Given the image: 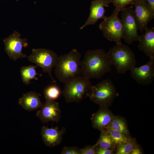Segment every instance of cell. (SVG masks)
<instances>
[{
    "label": "cell",
    "mask_w": 154,
    "mask_h": 154,
    "mask_svg": "<svg viewBox=\"0 0 154 154\" xmlns=\"http://www.w3.org/2000/svg\"><path fill=\"white\" fill-rule=\"evenodd\" d=\"M95 145L96 147L114 150L116 146L106 130L101 131L99 138Z\"/></svg>",
    "instance_id": "19"
},
{
    "label": "cell",
    "mask_w": 154,
    "mask_h": 154,
    "mask_svg": "<svg viewBox=\"0 0 154 154\" xmlns=\"http://www.w3.org/2000/svg\"><path fill=\"white\" fill-rule=\"evenodd\" d=\"M137 1L136 0H112L115 9L122 11L129 5H133Z\"/></svg>",
    "instance_id": "24"
},
{
    "label": "cell",
    "mask_w": 154,
    "mask_h": 154,
    "mask_svg": "<svg viewBox=\"0 0 154 154\" xmlns=\"http://www.w3.org/2000/svg\"><path fill=\"white\" fill-rule=\"evenodd\" d=\"M121 17L124 31L123 38L125 42L130 44L134 41H139V35L133 7H127L121 11Z\"/></svg>",
    "instance_id": "8"
},
{
    "label": "cell",
    "mask_w": 154,
    "mask_h": 154,
    "mask_svg": "<svg viewBox=\"0 0 154 154\" xmlns=\"http://www.w3.org/2000/svg\"><path fill=\"white\" fill-rule=\"evenodd\" d=\"M107 53L102 49L88 50L81 61V75L89 79H99L111 70Z\"/></svg>",
    "instance_id": "1"
},
{
    "label": "cell",
    "mask_w": 154,
    "mask_h": 154,
    "mask_svg": "<svg viewBox=\"0 0 154 154\" xmlns=\"http://www.w3.org/2000/svg\"><path fill=\"white\" fill-rule=\"evenodd\" d=\"M107 53L111 65L114 66L118 74L125 73L136 66L135 54L126 45L116 44Z\"/></svg>",
    "instance_id": "3"
},
{
    "label": "cell",
    "mask_w": 154,
    "mask_h": 154,
    "mask_svg": "<svg viewBox=\"0 0 154 154\" xmlns=\"http://www.w3.org/2000/svg\"><path fill=\"white\" fill-rule=\"evenodd\" d=\"M64 84L62 94L67 103H79L89 96L92 86L90 79L82 75L69 79Z\"/></svg>",
    "instance_id": "4"
},
{
    "label": "cell",
    "mask_w": 154,
    "mask_h": 154,
    "mask_svg": "<svg viewBox=\"0 0 154 154\" xmlns=\"http://www.w3.org/2000/svg\"><path fill=\"white\" fill-rule=\"evenodd\" d=\"M137 1H146L145 0H136Z\"/></svg>",
    "instance_id": "30"
},
{
    "label": "cell",
    "mask_w": 154,
    "mask_h": 154,
    "mask_svg": "<svg viewBox=\"0 0 154 154\" xmlns=\"http://www.w3.org/2000/svg\"><path fill=\"white\" fill-rule=\"evenodd\" d=\"M142 151L139 146L136 144L134 147L130 154H142Z\"/></svg>",
    "instance_id": "28"
},
{
    "label": "cell",
    "mask_w": 154,
    "mask_h": 154,
    "mask_svg": "<svg viewBox=\"0 0 154 154\" xmlns=\"http://www.w3.org/2000/svg\"><path fill=\"white\" fill-rule=\"evenodd\" d=\"M44 94L45 98L54 101L60 97L62 94V91L58 86L52 85L45 89Z\"/></svg>",
    "instance_id": "23"
},
{
    "label": "cell",
    "mask_w": 154,
    "mask_h": 154,
    "mask_svg": "<svg viewBox=\"0 0 154 154\" xmlns=\"http://www.w3.org/2000/svg\"><path fill=\"white\" fill-rule=\"evenodd\" d=\"M137 144L135 139L129 138L126 142L117 145L116 154H130Z\"/></svg>",
    "instance_id": "22"
},
{
    "label": "cell",
    "mask_w": 154,
    "mask_h": 154,
    "mask_svg": "<svg viewBox=\"0 0 154 154\" xmlns=\"http://www.w3.org/2000/svg\"><path fill=\"white\" fill-rule=\"evenodd\" d=\"M16 1H18V0H16Z\"/></svg>",
    "instance_id": "31"
},
{
    "label": "cell",
    "mask_w": 154,
    "mask_h": 154,
    "mask_svg": "<svg viewBox=\"0 0 154 154\" xmlns=\"http://www.w3.org/2000/svg\"><path fill=\"white\" fill-rule=\"evenodd\" d=\"M145 33L139 35V49L149 59H154V28H147Z\"/></svg>",
    "instance_id": "16"
},
{
    "label": "cell",
    "mask_w": 154,
    "mask_h": 154,
    "mask_svg": "<svg viewBox=\"0 0 154 154\" xmlns=\"http://www.w3.org/2000/svg\"><path fill=\"white\" fill-rule=\"evenodd\" d=\"M116 145L127 141L129 138L127 136L113 128L110 125L105 130Z\"/></svg>",
    "instance_id": "21"
},
{
    "label": "cell",
    "mask_w": 154,
    "mask_h": 154,
    "mask_svg": "<svg viewBox=\"0 0 154 154\" xmlns=\"http://www.w3.org/2000/svg\"><path fill=\"white\" fill-rule=\"evenodd\" d=\"M96 147L94 145H88L81 149V154H96Z\"/></svg>",
    "instance_id": "26"
},
{
    "label": "cell",
    "mask_w": 154,
    "mask_h": 154,
    "mask_svg": "<svg viewBox=\"0 0 154 154\" xmlns=\"http://www.w3.org/2000/svg\"><path fill=\"white\" fill-rule=\"evenodd\" d=\"M65 130L64 128L60 130L57 127L49 128L42 126L40 133L42 140L46 146L52 147L57 146L61 143Z\"/></svg>",
    "instance_id": "15"
},
{
    "label": "cell",
    "mask_w": 154,
    "mask_h": 154,
    "mask_svg": "<svg viewBox=\"0 0 154 154\" xmlns=\"http://www.w3.org/2000/svg\"><path fill=\"white\" fill-rule=\"evenodd\" d=\"M131 77L139 84H151L154 78V59H149L145 64L134 67L130 70Z\"/></svg>",
    "instance_id": "10"
},
{
    "label": "cell",
    "mask_w": 154,
    "mask_h": 154,
    "mask_svg": "<svg viewBox=\"0 0 154 154\" xmlns=\"http://www.w3.org/2000/svg\"><path fill=\"white\" fill-rule=\"evenodd\" d=\"M113 128L128 136L129 131L126 123L123 118L114 116L110 125Z\"/></svg>",
    "instance_id": "20"
},
{
    "label": "cell",
    "mask_w": 154,
    "mask_h": 154,
    "mask_svg": "<svg viewBox=\"0 0 154 154\" xmlns=\"http://www.w3.org/2000/svg\"><path fill=\"white\" fill-rule=\"evenodd\" d=\"M133 5L138 30L142 33L147 28L148 23L154 18V11L146 1H137Z\"/></svg>",
    "instance_id": "12"
},
{
    "label": "cell",
    "mask_w": 154,
    "mask_h": 154,
    "mask_svg": "<svg viewBox=\"0 0 154 154\" xmlns=\"http://www.w3.org/2000/svg\"><path fill=\"white\" fill-rule=\"evenodd\" d=\"M61 154H81V149L77 147H64L61 152Z\"/></svg>",
    "instance_id": "25"
},
{
    "label": "cell",
    "mask_w": 154,
    "mask_h": 154,
    "mask_svg": "<svg viewBox=\"0 0 154 154\" xmlns=\"http://www.w3.org/2000/svg\"><path fill=\"white\" fill-rule=\"evenodd\" d=\"M20 36V33L15 31L11 35L3 40L5 52L9 58L15 61L28 57L22 52L23 47L28 46L27 39L21 38Z\"/></svg>",
    "instance_id": "9"
},
{
    "label": "cell",
    "mask_w": 154,
    "mask_h": 154,
    "mask_svg": "<svg viewBox=\"0 0 154 154\" xmlns=\"http://www.w3.org/2000/svg\"><path fill=\"white\" fill-rule=\"evenodd\" d=\"M81 54L76 49L58 57L54 74L58 80L64 84L69 79L81 75Z\"/></svg>",
    "instance_id": "2"
},
{
    "label": "cell",
    "mask_w": 154,
    "mask_h": 154,
    "mask_svg": "<svg viewBox=\"0 0 154 154\" xmlns=\"http://www.w3.org/2000/svg\"><path fill=\"white\" fill-rule=\"evenodd\" d=\"M114 116L108 107L100 106V109L93 114L91 118L93 128L100 131L105 130L110 125Z\"/></svg>",
    "instance_id": "14"
},
{
    "label": "cell",
    "mask_w": 154,
    "mask_h": 154,
    "mask_svg": "<svg viewBox=\"0 0 154 154\" xmlns=\"http://www.w3.org/2000/svg\"><path fill=\"white\" fill-rule=\"evenodd\" d=\"M96 154H113L114 150L96 147Z\"/></svg>",
    "instance_id": "27"
},
{
    "label": "cell",
    "mask_w": 154,
    "mask_h": 154,
    "mask_svg": "<svg viewBox=\"0 0 154 154\" xmlns=\"http://www.w3.org/2000/svg\"><path fill=\"white\" fill-rule=\"evenodd\" d=\"M112 0H93L90 7V14L86 21L80 28L82 29L86 26L96 23L100 19H105L106 10L105 7H108L109 4L112 3Z\"/></svg>",
    "instance_id": "13"
},
{
    "label": "cell",
    "mask_w": 154,
    "mask_h": 154,
    "mask_svg": "<svg viewBox=\"0 0 154 154\" xmlns=\"http://www.w3.org/2000/svg\"><path fill=\"white\" fill-rule=\"evenodd\" d=\"M118 96L113 82L107 79L92 85L89 97L91 101L100 106L108 107Z\"/></svg>",
    "instance_id": "5"
},
{
    "label": "cell",
    "mask_w": 154,
    "mask_h": 154,
    "mask_svg": "<svg viewBox=\"0 0 154 154\" xmlns=\"http://www.w3.org/2000/svg\"><path fill=\"white\" fill-rule=\"evenodd\" d=\"M45 99L44 104L37 111L36 116L43 124L50 121L58 122L61 117L59 103L54 100Z\"/></svg>",
    "instance_id": "11"
},
{
    "label": "cell",
    "mask_w": 154,
    "mask_h": 154,
    "mask_svg": "<svg viewBox=\"0 0 154 154\" xmlns=\"http://www.w3.org/2000/svg\"><path fill=\"white\" fill-rule=\"evenodd\" d=\"M40 95L33 91L25 93L19 99V104L23 108L29 111L41 108L44 104L41 102Z\"/></svg>",
    "instance_id": "17"
},
{
    "label": "cell",
    "mask_w": 154,
    "mask_h": 154,
    "mask_svg": "<svg viewBox=\"0 0 154 154\" xmlns=\"http://www.w3.org/2000/svg\"><path fill=\"white\" fill-rule=\"evenodd\" d=\"M37 65H31L26 66H23L20 69L21 75L22 80L23 83L28 85L31 83L30 81L33 79L37 80L38 78L37 77V75L41 76V74L37 73L36 68Z\"/></svg>",
    "instance_id": "18"
},
{
    "label": "cell",
    "mask_w": 154,
    "mask_h": 154,
    "mask_svg": "<svg viewBox=\"0 0 154 154\" xmlns=\"http://www.w3.org/2000/svg\"><path fill=\"white\" fill-rule=\"evenodd\" d=\"M28 57L30 62L40 67L44 72L48 74L52 82H56L51 74L58 57L54 52L45 48L33 49L31 54Z\"/></svg>",
    "instance_id": "7"
},
{
    "label": "cell",
    "mask_w": 154,
    "mask_h": 154,
    "mask_svg": "<svg viewBox=\"0 0 154 154\" xmlns=\"http://www.w3.org/2000/svg\"><path fill=\"white\" fill-rule=\"evenodd\" d=\"M152 10L154 11V0H145Z\"/></svg>",
    "instance_id": "29"
},
{
    "label": "cell",
    "mask_w": 154,
    "mask_h": 154,
    "mask_svg": "<svg viewBox=\"0 0 154 154\" xmlns=\"http://www.w3.org/2000/svg\"><path fill=\"white\" fill-rule=\"evenodd\" d=\"M120 12L115 9L112 15L106 17L99 26L104 37L110 41L115 42L117 44H122L121 40L124 36L121 21L118 17Z\"/></svg>",
    "instance_id": "6"
}]
</instances>
